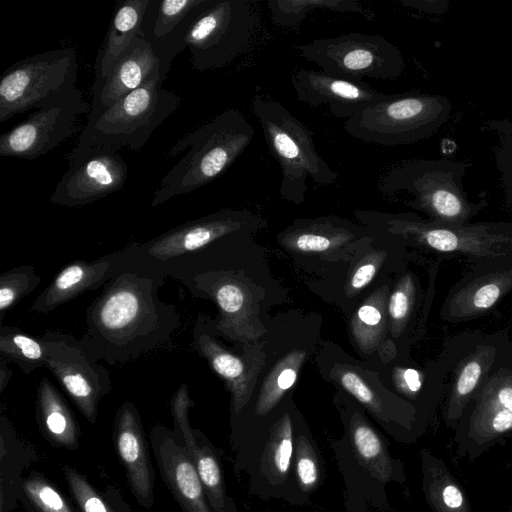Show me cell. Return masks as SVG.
Wrapping results in <instances>:
<instances>
[{
	"label": "cell",
	"instance_id": "obj_27",
	"mask_svg": "<svg viewBox=\"0 0 512 512\" xmlns=\"http://www.w3.org/2000/svg\"><path fill=\"white\" fill-rule=\"evenodd\" d=\"M40 420L56 442L67 447L77 445V428L68 406L54 385L43 378L37 394Z\"/></svg>",
	"mask_w": 512,
	"mask_h": 512
},
{
	"label": "cell",
	"instance_id": "obj_38",
	"mask_svg": "<svg viewBox=\"0 0 512 512\" xmlns=\"http://www.w3.org/2000/svg\"><path fill=\"white\" fill-rule=\"evenodd\" d=\"M24 490L41 512H72L60 494L42 480L26 481Z\"/></svg>",
	"mask_w": 512,
	"mask_h": 512
},
{
	"label": "cell",
	"instance_id": "obj_12",
	"mask_svg": "<svg viewBox=\"0 0 512 512\" xmlns=\"http://www.w3.org/2000/svg\"><path fill=\"white\" fill-rule=\"evenodd\" d=\"M386 223L392 231L444 259L461 256L475 263L512 254V223L444 226L406 214L389 217Z\"/></svg>",
	"mask_w": 512,
	"mask_h": 512
},
{
	"label": "cell",
	"instance_id": "obj_18",
	"mask_svg": "<svg viewBox=\"0 0 512 512\" xmlns=\"http://www.w3.org/2000/svg\"><path fill=\"white\" fill-rule=\"evenodd\" d=\"M298 101L312 107L326 105L331 114L349 119L368 106L385 99L365 82L336 77L313 69H298L291 77Z\"/></svg>",
	"mask_w": 512,
	"mask_h": 512
},
{
	"label": "cell",
	"instance_id": "obj_24",
	"mask_svg": "<svg viewBox=\"0 0 512 512\" xmlns=\"http://www.w3.org/2000/svg\"><path fill=\"white\" fill-rule=\"evenodd\" d=\"M158 460L176 498L188 512H210L203 484L186 448L170 437L159 440Z\"/></svg>",
	"mask_w": 512,
	"mask_h": 512
},
{
	"label": "cell",
	"instance_id": "obj_9",
	"mask_svg": "<svg viewBox=\"0 0 512 512\" xmlns=\"http://www.w3.org/2000/svg\"><path fill=\"white\" fill-rule=\"evenodd\" d=\"M454 431L458 455L470 460L512 435V339Z\"/></svg>",
	"mask_w": 512,
	"mask_h": 512
},
{
	"label": "cell",
	"instance_id": "obj_23",
	"mask_svg": "<svg viewBox=\"0 0 512 512\" xmlns=\"http://www.w3.org/2000/svg\"><path fill=\"white\" fill-rule=\"evenodd\" d=\"M149 3L150 0H124L117 3L96 56L94 83L107 77L132 42L140 36Z\"/></svg>",
	"mask_w": 512,
	"mask_h": 512
},
{
	"label": "cell",
	"instance_id": "obj_20",
	"mask_svg": "<svg viewBox=\"0 0 512 512\" xmlns=\"http://www.w3.org/2000/svg\"><path fill=\"white\" fill-rule=\"evenodd\" d=\"M254 221L246 212L223 210L187 222L152 240L147 252L166 261L196 251L213 241L234 233Z\"/></svg>",
	"mask_w": 512,
	"mask_h": 512
},
{
	"label": "cell",
	"instance_id": "obj_19",
	"mask_svg": "<svg viewBox=\"0 0 512 512\" xmlns=\"http://www.w3.org/2000/svg\"><path fill=\"white\" fill-rule=\"evenodd\" d=\"M155 80L161 81L159 60L150 45L139 36L107 77L94 83L89 114L112 106L127 94Z\"/></svg>",
	"mask_w": 512,
	"mask_h": 512
},
{
	"label": "cell",
	"instance_id": "obj_2",
	"mask_svg": "<svg viewBox=\"0 0 512 512\" xmlns=\"http://www.w3.org/2000/svg\"><path fill=\"white\" fill-rule=\"evenodd\" d=\"M153 280L128 272L116 276L92 303L87 314L88 330L82 341L99 348L104 357L120 351L129 357L136 349L143 350V340L161 328V302L155 298ZM96 348L93 350L95 351ZM112 358V357H111Z\"/></svg>",
	"mask_w": 512,
	"mask_h": 512
},
{
	"label": "cell",
	"instance_id": "obj_8",
	"mask_svg": "<svg viewBox=\"0 0 512 512\" xmlns=\"http://www.w3.org/2000/svg\"><path fill=\"white\" fill-rule=\"evenodd\" d=\"M260 27L249 0H209L186 38L194 70L204 72L229 65L245 53Z\"/></svg>",
	"mask_w": 512,
	"mask_h": 512
},
{
	"label": "cell",
	"instance_id": "obj_3",
	"mask_svg": "<svg viewBox=\"0 0 512 512\" xmlns=\"http://www.w3.org/2000/svg\"><path fill=\"white\" fill-rule=\"evenodd\" d=\"M467 164L450 159H413L394 165L379 187L389 196H406V203L429 216L428 221L444 226L470 223L488 202H473L464 189Z\"/></svg>",
	"mask_w": 512,
	"mask_h": 512
},
{
	"label": "cell",
	"instance_id": "obj_44",
	"mask_svg": "<svg viewBox=\"0 0 512 512\" xmlns=\"http://www.w3.org/2000/svg\"><path fill=\"white\" fill-rule=\"evenodd\" d=\"M508 512H512V505H511V507L509 508Z\"/></svg>",
	"mask_w": 512,
	"mask_h": 512
},
{
	"label": "cell",
	"instance_id": "obj_16",
	"mask_svg": "<svg viewBox=\"0 0 512 512\" xmlns=\"http://www.w3.org/2000/svg\"><path fill=\"white\" fill-rule=\"evenodd\" d=\"M48 344L46 365L65 389L83 415L92 423L96 421L97 405L111 387L105 368L80 345L66 336L49 333L44 337Z\"/></svg>",
	"mask_w": 512,
	"mask_h": 512
},
{
	"label": "cell",
	"instance_id": "obj_42",
	"mask_svg": "<svg viewBox=\"0 0 512 512\" xmlns=\"http://www.w3.org/2000/svg\"><path fill=\"white\" fill-rule=\"evenodd\" d=\"M376 269L375 262H366L360 265L352 275L351 287L355 290L365 287L373 279Z\"/></svg>",
	"mask_w": 512,
	"mask_h": 512
},
{
	"label": "cell",
	"instance_id": "obj_11",
	"mask_svg": "<svg viewBox=\"0 0 512 512\" xmlns=\"http://www.w3.org/2000/svg\"><path fill=\"white\" fill-rule=\"evenodd\" d=\"M511 340L509 329L493 332L463 331L443 342L449 364L442 402L444 424L455 430L476 392L491 373Z\"/></svg>",
	"mask_w": 512,
	"mask_h": 512
},
{
	"label": "cell",
	"instance_id": "obj_31",
	"mask_svg": "<svg viewBox=\"0 0 512 512\" xmlns=\"http://www.w3.org/2000/svg\"><path fill=\"white\" fill-rule=\"evenodd\" d=\"M383 308V298L373 296L357 311L352 329L363 350L373 349L381 337L385 324Z\"/></svg>",
	"mask_w": 512,
	"mask_h": 512
},
{
	"label": "cell",
	"instance_id": "obj_39",
	"mask_svg": "<svg viewBox=\"0 0 512 512\" xmlns=\"http://www.w3.org/2000/svg\"><path fill=\"white\" fill-rule=\"evenodd\" d=\"M353 442L358 454L366 461H372L381 455V440L374 430L365 423L358 424L354 428Z\"/></svg>",
	"mask_w": 512,
	"mask_h": 512
},
{
	"label": "cell",
	"instance_id": "obj_37",
	"mask_svg": "<svg viewBox=\"0 0 512 512\" xmlns=\"http://www.w3.org/2000/svg\"><path fill=\"white\" fill-rule=\"evenodd\" d=\"M71 492L83 512H115L75 470L65 468Z\"/></svg>",
	"mask_w": 512,
	"mask_h": 512
},
{
	"label": "cell",
	"instance_id": "obj_14",
	"mask_svg": "<svg viewBox=\"0 0 512 512\" xmlns=\"http://www.w3.org/2000/svg\"><path fill=\"white\" fill-rule=\"evenodd\" d=\"M90 112L82 91L56 104L36 109L0 136V156L34 160L60 146L76 132L79 118Z\"/></svg>",
	"mask_w": 512,
	"mask_h": 512
},
{
	"label": "cell",
	"instance_id": "obj_28",
	"mask_svg": "<svg viewBox=\"0 0 512 512\" xmlns=\"http://www.w3.org/2000/svg\"><path fill=\"white\" fill-rule=\"evenodd\" d=\"M267 6L272 22L288 28L298 27L307 14L317 9L359 13L369 19L373 18V13L356 0H270Z\"/></svg>",
	"mask_w": 512,
	"mask_h": 512
},
{
	"label": "cell",
	"instance_id": "obj_5",
	"mask_svg": "<svg viewBox=\"0 0 512 512\" xmlns=\"http://www.w3.org/2000/svg\"><path fill=\"white\" fill-rule=\"evenodd\" d=\"M152 81L127 94L112 106L88 114L78 146L118 151L127 147L139 151L153 132L172 115L181 97Z\"/></svg>",
	"mask_w": 512,
	"mask_h": 512
},
{
	"label": "cell",
	"instance_id": "obj_13",
	"mask_svg": "<svg viewBox=\"0 0 512 512\" xmlns=\"http://www.w3.org/2000/svg\"><path fill=\"white\" fill-rule=\"evenodd\" d=\"M68 160V168L49 198L55 205L94 203L121 190L128 178V165L115 150L77 145Z\"/></svg>",
	"mask_w": 512,
	"mask_h": 512
},
{
	"label": "cell",
	"instance_id": "obj_4",
	"mask_svg": "<svg viewBox=\"0 0 512 512\" xmlns=\"http://www.w3.org/2000/svg\"><path fill=\"white\" fill-rule=\"evenodd\" d=\"M251 109L270 153L279 163L283 199L301 203L308 189V179L318 185H333L338 180V173L316 150L313 132L282 103L263 93H255Z\"/></svg>",
	"mask_w": 512,
	"mask_h": 512
},
{
	"label": "cell",
	"instance_id": "obj_6",
	"mask_svg": "<svg viewBox=\"0 0 512 512\" xmlns=\"http://www.w3.org/2000/svg\"><path fill=\"white\" fill-rule=\"evenodd\" d=\"M451 113L447 97L438 94L388 95L344 123L352 137L380 146L413 144L433 135Z\"/></svg>",
	"mask_w": 512,
	"mask_h": 512
},
{
	"label": "cell",
	"instance_id": "obj_43",
	"mask_svg": "<svg viewBox=\"0 0 512 512\" xmlns=\"http://www.w3.org/2000/svg\"><path fill=\"white\" fill-rule=\"evenodd\" d=\"M7 362L5 359H0V388H1V391H3L6 387V385L8 384V382L10 381L11 379V376H12V372L11 370L8 368V366L6 365Z\"/></svg>",
	"mask_w": 512,
	"mask_h": 512
},
{
	"label": "cell",
	"instance_id": "obj_1",
	"mask_svg": "<svg viewBox=\"0 0 512 512\" xmlns=\"http://www.w3.org/2000/svg\"><path fill=\"white\" fill-rule=\"evenodd\" d=\"M254 135L253 126L236 108L227 109L186 133L172 146L168 158L187 148L189 151L161 178L151 205H161L220 177L245 151Z\"/></svg>",
	"mask_w": 512,
	"mask_h": 512
},
{
	"label": "cell",
	"instance_id": "obj_30",
	"mask_svg": "<svg viewBox=\"0 0 512 512\" xmlns=\"http://www.w3.org/2000/svg\"><path fill=\"white\" fill-rule=\"evenodd\" d=\"M305 353L294 350L281 359L266 377L256 405V412L263 415L269 412L283 394L293 386Z\"/></svg>",
	"mask_w": 512,
	"mask_h": 512
},
{
	"label": "cell",
	"instance_id": "obj_21",
	"mask_svg": "<svg viewBox=\"0 0 512 512\" xmlns=\"http://www.w3.org/2000/svg\"><path fill=\"white\" fill-rule=\"evenodd\" d=\"M116 442L134 494L142 505L149 507L153 502L152 469L138 413L132 403L126 402L118 413Z\"/></svg>",
	"mask_w": 512,
	"mask_h": 512
},
{
	"label": "cell",
	"instance_id": "obj_35",
	"mask_svg": "<svg viewBox=\"0 0 512 512\" xmlns=\"http://www.w3.org/2000/svg\"><path fill=\"white\" fill-rule=\"evenodd\" d=\"M418 289L412 275L406 274L398 283L389 300V315L394 335L398 336L406 327L417 302Z\"/></svg>",
	"mask_w": 512,
	"mask_h": 512
},
{
	"label": "cell",
	"instance_id": "obj_25",
	"mask_svg": "<svg viewBox=\"0 0 512 512\" xmlns=\"http://www.w3.org/2000/svg\"><path fill=\"white\" fill-rule=\"evenodd\" d=\"M423 489L432 512H472L466 491L446 463L423 449Z\"/></svg>",
	"mask_w": 512,
	"mask_h": 512
},
{
	"label": "cell",
	"instance_id": "obj_36",
	"mask_svg": "<svg viewBox=\"0 0 512 512\" xmlns=\"http://www.w3.org/2000/svg\"><path fill=\"white\" fill-rule=\"evenodd\" d=\"M292 454V426L286 414L277 424L271 442L270 463L278 475L285 476L289 472Z\"/></svg>",
	"mask_w": 512,
	"mask_h": 512
},
{
	"label": "cell",
	"instance_id": "obj_33",
	"mask_svg": "<svg viewBox=\"0 0 512 512\" xmlns=\"http://www.w3.org/2000/svg\"><path fill=\"white\" fill-rule=\"evenodd\" d=\"M186 449L195 464L200 480L215 509L223 506L222 478L219 465L208 448L198 447L196 440L186 443Z\"/></svg>",
	"mask_w": 512,
	"mask_h": 512
},
{
	"label": "cell",
	"instance_id": "obj_10",
	"mask_svg": "<svg viewBox=\"0 0 512 512\" xmlns=\"http://www.w3.org/2000/svg\"><path fill=\"white\" fill-rule=\"evenodd\" d=\"M305 60L323 72L358 82L371 78L395 80L405 71V60L397 46L379 34L349 32L296 45Z\"/></svg>",
	"mask_w": 512,
	"mask_h": 512
},
{
	"label": "cell",
	"instance_id": "obj_34",
	"mask_svg": "<svg viewBox=\"0 0 512 512\" xmlns=\"http://www.w3.org/2000/svg\"><path fill=\"white\" fill-rule=\"evenodd\" d=\"M487 129L498 136L495 149V162L500 173L505 199L512 209V122L508 119L489 120Z\"/></svg>",
	"mask_w": 512,
	"mask_h": 512
},
{
	"label": "cell",
	"instance_id": "obj_15",
	"mask_svg": "<svg viewBox=\"0 0 512 512\" xmlns=\"http://www.w3.org/2000/svg\"><path fill=\"white\" fill-rule=\"evenodd\" d=\"M512 292V254L471 263L448 290L441 319L459 324L485 316Z\"/></svg>",
	"mask_w": 512,
	"mask_h": 512
},
{
	"label": "cell",
	"instance_id": "obj_17",
	"mask_svg": "<svg viewBox=\"0 0 512 512\" xmlns=\"http://www.w3.org/2000/svg\"><path fill=\"white\" fill-rule=\"evenodd\" d=\"M209 0H150L140 37L160 63L162 83L175 57L186 47L188 31Z\"/></svg>",
	"mask_w": 512,
	"mask_h": 512
},
{
	"label": "cell",
	"instance_id": "obj_7",
	"mask_svg": "<svg viewBox=\"0 0 512 512\" xmlns=\"http://www.w3.org/2000/svg\"><path fill=\"white\" fill-rule=\"evenodd\" d=\"M78 67L74 48L49 50L9 66L0 80V122L79 93Z\"/></svg>",
	"mask_w": 512,
	"mask_h": 512
},
{
	"label": "cell",
	"instance_id": "obj_26",
	"mask_svg": "<svg viewBox=\"0 0 512 512\" xmlns=\"http://www.w3.org/2000/svg\"><path fill=\"white\" fill-rule=\"evenodd\" d=\"M194 347L226 381L233 395L235 411L238 412L248 401L250 377L245 363L202 331L194 334Z\"/></svg>",
	"mask_w": 512,
	"mask_h": 512
},
{
	"label": "cell",
	"instance_id": "obj_29",
	"mask_svg": "<svg viewBox=\"0 0 512 512\" xmlns=\"http://www.w3.org/2000/svg\"><path fill=\"white\" fill-rule=\"evenodd\" d=\"M48 344L45 338L37 339L18 328L2 326L0 330V356L15 363L29 374L46 365Z\"/></svg>",
	"mask_w": 512,
	"mask_h": 512
},
{
	"label": "cell",
	"instance_id": "obj_41",
	"mask_svg": "<svg viewBox=\"0 0 512 512\" xmlns=\"http://www.w3.org/2000/svg\"><path fill=\"white\" fill-rule=\"evenodd\" d=\"M296 472L303 488H311L318 480V467L315 458L307 451L301 452L297 458Z\"/></svg>",
	"mask_w": 512,
	"mask_h": 512
},
{
	"label": "cell",
	"instance_id": "obj_40",
	"mask_svg": "<svg viewBox=\"0 0 512 512\" xmlns=\"http://www.w3.org/2000/svg\"><path fill=\"white\" fill-rule=\"evenodd\" d=\"M340 382L344 389L353 395L358 401L371 409H378V402L372 390L365 381L355 372L344 371L340 374Z\"/></svg>",
	"mask_w": 512,
	"mask_h": 512
},
{
	"label": "cell",
	"instance_id": "obj_32",
	"mask_svg": "<svg viewBox=\"0 0 512 512\" xmlns=\"http://www.w3.org/2000/svg\"><path fill=\"white\" fill-rule=\"evenodd\" d=\"M41 278L33 266H20L4 272L0 276V314L10 310L24 296L31 293Z\"/></svg>",
	"mask_w": 512,
	"mask_h": 512
},
{
	"label": "cell",
	"instance_id": "obj_22",
	"mask_svg": "<svg viewBox=\"0 0 512 512\" xmlns=\"http://www.w3.org/2000/svg\"><path fill=\"white\" fill-rule=\"evenodd\" d=\"M113 262L109 259L87 262L74 261L54 277L31 306L33 312L47 313L76 298L87 290H93L112 277Z\"/></svg>",
	"mask_w": 512,
	"mask_h": 512
}]
</instances>
